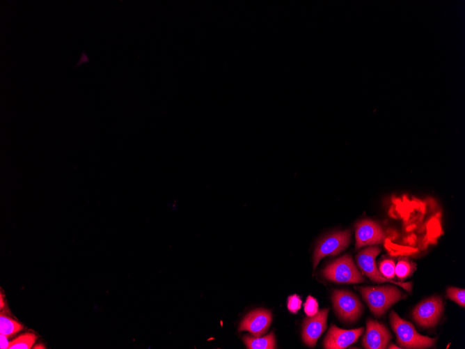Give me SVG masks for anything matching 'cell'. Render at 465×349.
Instances as JSON below:
<instances>
[{"mask_svg": "<svg viewBox=\"0 0 465 349\" xmlns=\"http://www.w3.org/2000/svg\"><path fill=\"white\" fill-rule=\"evenodd\" d=\"M370 311L376 316L384 314L386 310L402 297L401 291L395 286H366L358 288Z\"/></svg>", "mask_w": 465, "mask_h": 349, "instance_id": "cell-1", "label": "cell"}, {"mask_svg": "<svg viewBox=\"0 0 465 349\" xmlns=\"http://www.w3.org/2000/svg\"><path fill=\"white\" fill-rule=\"evenodd\" d=\"M391 326L397 335V342L405 348H425L434 345L436 339L419 334L410 323L404 320L392 311L390 316Z\"/></svg>", "mask_w": 465, "mask_h": 349, "instance_id": "cell-2", "label": "cell"}, {"mask_svg": "<svg viewBox=\"0 0 465 349\" xmlns=\"http://www.w3.org/2000/svg\"><path fill=\"white\" fill-rule=\"evenodd\" d=\"M328 280L336 283L357 284L365 281L349 255H345L329 263L322 271Z\"/></svg>", "mask_w": 465, "mask_h": 349, "instance_id": "cell-3", "label": "cell"}, {"mask_svg": "<svg viewBox=\"0 0 465 349\" xmlns=\"http://www.w3.org/2000/svg\"><path fill=\"white\" fill-rule=\"evenodd\" d=\"M332 301L338 316L345 321L353 322L361 316L363 306L358 297L350 291L336 290Z\"/></svg>", "mask_w": 465, "mask_h": 349, "instance_id": "cell-4", "label": "cell"}, {"mask_svg": "<svg viewBox=\"0 0 465 349\" xmlns=\"http://www.w3.org/2000/svg\"><path fill=\"white\" fill-rule=\"evenodd\" d=\"M351 232L349 230L333 233L317 245L313 255V268L320 261L326 256H334L343 251L350 242Z\"/></svg>", "mask_w": 465, "mask_h": 349, "instance_id": "cell-5", "label": "cell"}, {"mask_svg": "<svg viewBox=\"0 0 465 349\" xmlns=\"http://www.w3.org/2000/svg\"><path fill=\"white\" fill-rule=\"evenodd\" d=\"M380 252L378 247L372 246L361 250L356 256L357 264L362 272L369 277L372 281L381 282H390L397 284L407 290L409 291L411 288V284L409 282H397L385 278L377 270L375 264V257Z\"/></svg>", "mask_w": 465, "mask_h": 349, "instance_id": "cell-6", "label": "cell"}, {"mask_svg": "<svg viewBox=\"0 0 465 349\" xmlns=\"http://www.w3.org/2000/svg\"><path fill=\"white\" fill-rule=\"evenodd\" d=\"M443 308L441 300L437 297H432L415 307L413 318L420 326L432 327L438 322Z\"/></svg>", "mask_w": 465, "mask_h": 349, "instance_id": "cell-7", "label": "cell"}, {"mask_svg": "<svg viewBox=\"0 0 465 349\" xmlns=\"http://www.w3.org/2000/svg\"><path fill=\"white\" fill-rule=\"evenodd\" d=\"M329 309H324L313 316L304 319L302 326V339L305 344L313 348L326 327Z\"/></svg>", "mask_w": 465, "mask_h": 349, "instance_id": "cell-8", "label": "cell"}, {"mask_svg": "<svg viewBox=\"0 0 465 349\" xmlns=\"http://www.w3.org/2000/svg\"><path fill=\"white\" fill-rule=\"evenodd\" d=\"M272 320L271 313L258 309L249 313L239 324L238 330L248 331L254 336H260L268 329Z\"/></svg>", "mask_w": 465, "mask_h": 349, "instance_id": "cell-9", "label": "cell"}, {"mask_svg": "<svg viewBox=\"0 0 465 349\" xmlns=\"http://www.w3.org/2000/svg\"><path fill=\"white\" fill-rule=\"evenodd\" d=\"M385 234L380 226L369 219L361 220L356 224V248L383 242Z\"/></svg>", "mask_w": 465, "mask_h": 349, "instance_id": "cell-10", "label": "cell"}, {"mask_svg": "<svg viewBox=\"0 0 465 349\" xmlns=\"http://www.w3.org/2000/svg\"><path fill=\"white\" fill-rule=\"evenodd\" d=\"M363 328L343 329L331 325L324 341L327 349H342L356 342L363 333Z\"/></svg>", "mask_w": 465, "mask_h": 349, "instance_id": "cell-11", "label": "cell"}, {"mask_svg": "<svg viewBox=\"0 0 465 349\" xmlns=\"http://www.w3.org/2000/svg\"><path fill=\"white\" fill-rule=\"evenodd\" d=\"M391 339V335L386 327L381 323L368 320L363 345L367 349H384L386 348Z\"/></svg>", "mask_w": 465, "mask_h": 349, "instance_id": "cell-12", "label": "cell"}, {"mask_svg": "<svg viewBox=\"0 0 465 349\" xmlns=\"http://www.w3.org/2000/svg\"><path fill=\"white\" fill-rule=\"evenodd\" d=\"M243 341L249 349H274L276 347L274 332L262 337L244 336Z\"/></svg>", "mask_w": 465, "mask_h": 349, "instance_id": "cell-13", "label": "cell"}, {"mask_svg": "<svg viewBox=\"0 0 465 349\" xmlns=\"http://www.w3.org/2000/svg\"><path fill=\"white\" fill-rule=\"evenodd\" d=\"M22 329V325L18 322L4 316L0 317V334L7 336L15 334Z\"/></svg>", "mask_w": 465, "mask_h": 349, "instance_id": "cell-14", "label": "cell"}, {"mask_svg": "<svg viewBox=\"0 0 465 349\" xmlns=\"http://www.w3.org/2000/svg\"><path fill=\"white\" fill-rule=\"evenodd\" d=\"M36 340V335L31 333H26L10 341L8 349H30Z\"/></svg>", "mask_w": 465, "mask_h": 349, "instance_id": "cell-15", "label": "cell"}, {"mask_svg": "<svg viewBox=\"0 0 465 349\" xmlns=\"http://www.w3.org/2000/svg\"><path fill=\"white\" fill-rule=\"evenodd\" d=\"M448 297L457 302L460 306L464 307L465 305V290L464 289L450 287L447 290Z\"/></svg>", "mask_w": 465, "mask_h": 349, "instance_id": "cell-16", "label": "cell"}, {"mask_svg": "<svg viewBox=\"0 0 465 349\" xmlns=\"http://www.w3.org/2000/svg\"><path fill=\"white\" fill-rule=\"evenodd\" d=\"M395 264L393 261L384 260L379 265L380 273L386 279H392L395 276Z\"/></svg>", "mask_w": 465, "mask_h": 349, "instance_id": "cell-17", "label": "cell"}, {"mask_svg": "<svg viewBox=\"0 0 465 349\" xmlns=\"http://www.w3.org/2000/svg\"><path fill=\"white\" fill-rule=\"evenodd\" d=\"M411 270L410 263L404 260L399 261L395 267V274L400 279L407 277Z\"/></svg>", "mask_w": 465, "mask_h": 349, "instance_id": "cell-18", "label": "cell"}, {"mask_svg": "<svg viewBox=\"0 0 465 349\" xmlns=\"http://www.w3.org/2000/svg\"><path fill=\"white\" fill-rule=\"evenodd\" d=\"M304 312L308 317L313 316L318 312V303L315 298L309 295L304 304Z\"/></svg>", "mask_w": 465, "mask_h": 349, "instance_id": "cell-19", "label": "cell"}, {"mask_svg": "<svg viewBox=\"0 0 465 349\" xmlns=\"http://www.w3.org/2000/svg\"><path fill=\"white\" fill-rule=\"evenodd\" d=\"M301 303V300L299 295L296 294L290 295L287 301V309L291 313H296L300 309Z\"/></svg>", "mask_w": 465, "mask_h": 349, "instance_id": "cell-20", "label": "cell"}, {"mask_svg": "<svg viewBox=\"0 0 465 349\" xmlns=\"http://www.w3.org/2000/svg\"><path fill=\"white\" fill-rule=\"evenodd\" d=\"M7 336L1 334H0V348L1 349H6L8 348L9 343L10 342L7 339Z\"/></svg>", "mask_w": 465, "mask_h": 349, "instance_id": "cell-21", "label": "cell"}, {"mask_svg": "<svg viewBox=\"0 0 465 349\" xmlns=\"http://www.w3.org/2000/svg\"><path fill=\"white\" fill-rule=\"evenodd\" d=\"M388 348H399V347L392 344V345L388 346Z\"/></svg>", "mask_w": 465, "mask_h": 349, "instance_id": "cell-22", "label": "cell"}, {"mask_svg": "<svg viewBox=\"0 0 465 349\" xmlns=\"http://www.w3.org/2000/svg\"><path fill=\"white\" fill-rule=\"evenodd\" d=\"M2 299H3V298L1 297V308H2L3 304V301H2Z\"/></svg>", "mask_w": 465, "mask_h": 349, "instance_id": "cell-23", "label": "cell"}]
</instances>
